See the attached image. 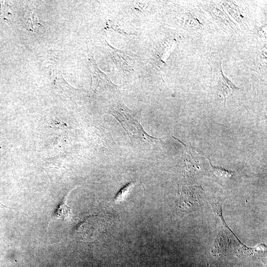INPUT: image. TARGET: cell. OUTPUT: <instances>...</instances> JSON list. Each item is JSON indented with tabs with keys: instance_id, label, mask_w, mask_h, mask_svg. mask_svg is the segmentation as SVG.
<instances>
[{
	"instance_id": "cell-4",
	"label": "cell",
	"mask_w": 267,
	"mask_h": 267,
	"mask_svg": "<svg viewBox=\"0 0 267 267\" xmlns=\"http://www.w3.org/2000/svg\"><path fill=\"white\" fill-rule=\"evenodd\" d=\"M75 188L72 189L69 191L66 197L64 198L63 201L62 202V203H61V204L59 205L58 208L51 216L49 223H50L52 221H53L54 220H58L59 219H63L67 222H69L72 220L73 217V213L71 211V208L67 204V200L70 192Z\"/></svg>"
},
{
	"instance_id": "cell-1",
	"label": "cell",
	"mask_w": 267,
	"mask_h": 267,
	"mask_svg": "<svg viewBox=\"0 0 267 267\" xmlns=\"http://www.w3.org/2000/svg\"><path fill=\"white\" fill-rule=\"evenodd\" d=\"M109 113L120 123L132 142L136 140L144 142L158 140L145 131L141 124L139 113L128 108L122 101L114 103Z\"/></svg>"
},
{
	"instance_id": "cell-7",
	"label": "cell",
	"mask_w": 267,
	"mask_h": 267,
	"mask_svg": "<svg viewBox=\"0 0 267 267\" xmlns=\"http://www.w3.org/2000/svg\"><path fill=\"white\" fill-rule=\"evenodd\" d=\"M106 28L108 29H111L118 33L122 34L125 36H128L130 35H134L133 33H128L125 32L116 23L113 21L108 20L106 22Z\"/></svg>"
},
{
	"instance_id": "cell-9",
	"label": "cell",
	"mask_w": 267,
	"mask_h": 267,
	"mask_svg": "<svg viewBox=\"0 0 267 267\" xmlns=\"http://www.w3.org/2000/svg\"><path fill=\"white\" fill-rule=\"evenodd\" d=\"M214 168H215L216 173L217 175L219 176L222 177L229 178L232 175V174L227 170L222 168H216L215 167Z\"/></svg>"
},
{
	"instance_id": "cell-6",
	"label": "cell",
	"mask_w": 267,
	"mask_h": 267,
	"mask_svg": "<svg viewBox=\"0 0 267 267\" xmlns=\"http://www.w3.org/2000/svg\"><path fill=\"white\" fill-rule=\"evenodd\" d=\"M219 82V90L222 94L225 102L226 96L234 91L237 90L238 88L226 78H220Z\"/></svg>"
},
{
	"instance_id": "cell-8",
	"label": "cell",
	"mask_w": 267,
	"mask_h": 267,
	"mask_svg": "<svg viewBox=\"0 0 267 267\" xmlns=\"http://www.w3.org/2000/svg\"><path fill=\"white\" fill-rule=\"evenodd\" d=\"M131 187V185H128L123 188L115 198L114 201L115 203H119L121 202L126 196L127 193L129 192V188Z\"/></svg>"
},
{
	"instance_id": "cell-3",
	"label": "cell",
	"mask_w": 267,
	"mask_h": 267,
	"mask_svg": "<svg viewBox=\"0 0 267 267\" xmlns=\"http://www.w3.org/2000/svg\"><path fill=\"white\" fill-rule=\"evenodd\" d=\"M108 52L117 68L125 73L133 72L134 66V54L113 47L105 41Z\"/></svg>"
},
{
	"instance_id": "cell-5",
	"label": "cell",
	"mask_w": 267,
	"mask_h": 267,
	"mask_svg": "<svg viewBox=\"0 0 267 267\" xmlns=\"http://www.w3.org/2000/svg\"><path fill=\"white\" fill-rule=\"evenodd\" d=\"M229 240L224 235L220 234L217 236L212 248V254L214 256L221 255L226 251L229 246Z\"/></svg>"
},
{
	"instance_id": "cell-2",
	"label": "cell",
	"mask_w": 267,
	"mask_h": 267,
	"mask_svg": "<svg viewBox=\"0 0 267 267\" xmlns=\"http://www.w3.org/2000/svg\"><path fill=\"white\" fill-rule=\"evenodd\" d=\"M88 65L92 78V89L94 92L109 91L117 88L108 76L98 67L92 55L89 53Z\"/></svg>"
}]
</instances>
